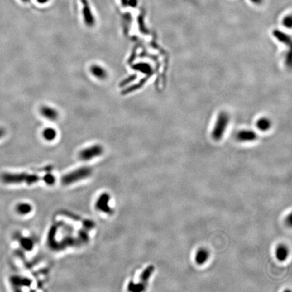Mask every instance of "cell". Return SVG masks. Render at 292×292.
Listing matches in <instances>:
<instances>
[{"instance_id": "1", "label": "cell", "mask_w": 292, "mask_h": 292, "mask_svg": "<svg viewBox=\"0 0 292 292\" xmlns=\"http://www.w3.org/2000/svg\"><path fill=\"white\" fill-rule=\"evenodd\" d=\"M0 180L6 184H20L25 183L27 185H32L41 180L45 181V177H41L36 175L27 173H3L0 176Z\"/></svg>"}, {"instance_id": "2", "label": "cell", "mask_w": 292, "mask_h": 292, "mask_svg": "<svg viewBox=\"0 0 292 292\" xmlns=\"http://www.w3.org/2000/svg\"><path fill=\"white\" fill-rule=\"evenodd\" d=\"M229 122L230 116L227 112L222 111L218 114L212 131V137L214 140L218 141L223 138Z\"/></svg>"}, {"instance_id": "3", "label": "cell", "mask_w": 292, "mask_h": 292, "mask_svg": "<svg viewBox=\"0 0 292 292\" xmlns=\"http://www.w3.org/2000/svg\"><path fill=\"white\" fill-rule=\"evenodd\" d=\"M92 170L89 167H83L75 170L64 176L62 179L63 185H69L75 182H78L81 180L89 177L91 175Z\"/></svg>"}, {"instance_id": "4", "label": "cell", "mask_w": 292, "mask_h": 292, "mask_svg": "<svg viewBox=\"0 0 292 292\" xmlns=\"http://www.w3.org/2000/svg\"><path fill=\"white\" fill-rule=\"evenodd\" d=\"M103 152V147L100 145H93L85 147L79 152V156L82 160H90L101 156Z\"/></svg>"}, {"instance_id": "5", "label": "cell", "mask_w": 292, "mask_h": 292, "mask_svg": "<svg viewBox=\"0 0 292 292\" xmlns=\"http://www.w3.org/2000/svg\"><path fill=\"white\" fill-rule=\"evenodd\" d=\"M82 4V14L84 23L86 26L91 27L95 24V18L92 12L88 0H80Z\"/></svg>"}, {"instance_id": "6", "label": "cell", "mask_w": 292, "mask_h": 292, "mask_svg": "<svg viewBox=\"0 0 292 292\" xmlns=\"http://www.w3.org/2000/svg\"><path fill=\"white\" fill-rule=\"evenodd\" d=\"M39 113L41 117L50 122L57 121L60 118V113L55 108L49 106L43 105L39 109Z\"/></svg>"}, {"instance_id": "7", "label": "cell", "mask_w": 292, "mask_h": 292, "mask_svg": "<svg viewBox=\"0 0 292 292\" xmlns=\"http://www.w3.org/2000/svg\"><path fill=\"white\" fill-rule=\"evenodd\" d=\"M89 72L93 77L99 81H104L108 77V73L104 67L98 64H93L89 68Z\"/></svg>"}, {"instance_id": "8", "label": "cell", "mask_w": 292, "mask_h": 292, "mask_svg": "<svg viewBox=\"0 0 292 292\" xmlns=\"http://www.w3.org/2000/svg\"><path fill=\"white\" fill-rule=\"evenodd\" d=\"M236 137L238 141L241 142H251L258 138V135L252 130L243 129L238 132L236 135Z\"/></svg>"}, {"instance_id": "9", "label": "cell", "mask_w": 292, "mask_h": 292, "mask_svg": "<svg viewBox=\"0 0 292 292\" xmlns=\"http://www.w3.org/2000/svg\"><path fill=\"white\" fill-rule=\"evenodd\" d=\"M154 271V266L153 265H150L148 267H147V269H145L141 275V283L139 284V285H135L136 287H135V291H142L144 289V286L146 284V283L148 281V279L152 275Z\"/></svg>"}, {"instance_id": "10", "label": "cell", "mask_w": 292, "mask_h": 292, "mask_svg": "<svg viewBox=\"0 0 292 292\" xmlns=\"http://www.w3.org/2000/svg\"><path fill=\"white\" fill-rule=\"evenodd\" d=\"M272 125H273L272 121L266 117H260L256 122V127L259 131L262 132L269 131L271 129Z\"/></svg>"}, {"instance_id": "11", "label": "cell", "mask_w": 292, "mask_h": 292, "mask_svg": "<svg viewBox=\"0 0 292 292\" xmlns=\"http://www.w3.org/2000/svg\"><path fill=\"white\" fill-rule=\"evenodd\" d=\"M43 138L47 141H53L58 136L57 131L53 127H48L43 129L41 133Z\"/></svg>"}, {"instance_id": "12", "label": "cell", "mask_w": 292, "mask_h": 292, "mask_svg": "<svg viewBox=\"0 0 292 292\" xmlns=\"http://www.w3.org/2000/svg\"><path fill=\"white\" fill-rule=\"evenodd\" d=\"M273 35L275 37V39H277L279 42H281V43L285 44V45H290L291 39L289 35H287L284 33V32L279 31L278 29L274 30L273 32Z\"/></svg>"}, {"instance_id": "13", "label": "cell", "mask_w": 292, "mask_h": 292, "mask_svg": "<svg viewBox=\"0 0 292 292\" xmlns=\"http://www.w3.org/2000/svg\"><path fill=\"white\" fill-rule=\"evenodd\" d=\"M209 256V253L205 249H199L195 256V261L198 265H203L204 264Z\"/></svg>"}, {"instance_id": "14", "label": "cell", "mask_w": 292, "mask_h": 292, "mask_svg": "<svg viewBox=\"0 0 292 292\" xmlns=\"http://www.w3.org/2000/svg\"><path fill=\"white\" fill-rule=\"evenodd\" d=\"M32 208H32L31 205L29 204V203L22 202L18 203L17 207H16V210H17V212L19 214L26 215L31 213Z\"/></svg>"}, {"instance_id": "15", "label": "cell", "mask_w": 292, "mask_h": 292, "mask_svg": "<svg viewBox=\"0 0 292 292\" xmlns=\"http://www.w3.org/2000/svg\"><path fill=\"white\" fill-rule=\"evenodd\" d=\"M109 202V197L107 194H103L102 197L99 199V201L97 203V206L98 208L101 210H103L106 213H109L110 208L107 206L108 202Z\"/></svg>"}, {"instance_id": "16", "label": "cell", "mask_w": 292, "mask_h": 292, "mask_svg": "<svg viewBox=\"0 0 292 292\" xmlns=\"http://www.w3.org/2000/svg\"><path fill=\"white\" fill-rule=\"evenodd\" d=\"M288 254H289L288 249L283 245L279 246L276 251V256L279 261H285L288 256Z\"/></svg>"}, {"instance_id": "17", "label": "cell", "mask_w": 292, "mask_h": 292, "mask_svg": "<svg viewBox=\"0 0 292 292\" xmlns=\"http://www.w3.org/2000/svg\"><path fill=\"white\" fill-rule=\"evenodd\" d=\"M20 243L25 250H29L32 248V246H33V243H32V242L28 238H22L21 239V241H20Z\"/></svg>"}, {"instance_id": "18", "label": "cell", "mask_w": 292, "mask_h": 292, "mask_svg": "<svg viewBox=\"0 0 292 292\" xmlns=\"http://www.w3.org/2000/svg\"><path fill=\"white\" fill-rule=\"evenodd\" d=\"M282 25L288 29H291L292 26V17L291 14L287 15L283 18Z\"/></svg>"}, {"instance_id": "19", "label": "cell", "mask_w": 292, "mask_h": 292, "mask_svg": "<svg viewBox=\"0 0 292 292\" xmlns=\"http://www.w3.org/2000/svg\"><path fill=\"white\" fill-rule=\"evenodd\" d=\"M138 4V0H129L127 3V6L131 7H136Z\"/></svg>"}, {"instance_id": "20", "label": "cell", "mask_w": 292, "mask_h": 292, "mask_svg": "<svg viewBox=\"0 0 292 292\" xmlns=\"http://www.w3.org/2000/svg\"><path fill=\"white\" fill-rule=\"evenodd\" d=\"M6 135V130L4 128L0 127V139L3 138Z\"/></svg>"}, {"instance_id": "21", "label": "cell", "mask_w": 292, "mask_h": 292, "mask_svg": "<svg viewBox=\"0 0 292 292\" xmlns=\"http://www.w3.org/2000/svg\"><path fill=\"white\" fill-rule=\"evenodd\" d=\"M250 1L256 5H261L262 3L264 0H250Z\"/></svg>"}, {"instance_id": "22", "label": "cell", "mask_w": 292, "mask_h": 292, "mask_svg": "<svg viewBox=\"0 0 292 292\" xmlns=\"http://www.w3.org/2000/svg\"><path fill=\"white\" fill-rule=\"evenodd\" d=\"M36 1L39 4H45V3L50 2V0H36Z\"/></svg>"}, {"instance_id": "23", "label": "cell", "mask_w": 292, "mask_h": 292, "mask_svg": "<svg viewBox=\"0 0 292 292\" xmlns=\"http://www.w3.org/2000/svg\"><path fill=\"white\" fill-rule=\"evenodd\" d=\"M286 222H287L288 223V225H289V226H291V214H290L289 216H288L287 219H286Z\"/></svg>"}, {"instance_id": "24", "label": "cell", "mask_w": 292, "mask_h": 292, "mask_svg": "<svg viewBox=\"0 0 292 292\" xmlns=\"http://www.w3.org/2000/svg\"><path fill=\"white\" fill-rule=\"evenodd\" d=\"M129 0H121V4L122 5L123 7H127V3Z\"/></svg>"}, {"instance_id": "25", "label": "cell", "mask_w": 292, "mask_h": 292, "mask_svg": "<svg viewBox=\"0 0 292 292\" xmlns=\"http://www.w3.org/2000/svg\"><path fill=\"white\" fill-rule=\"evenodd\" d=\"M21 1L24 3H29L31 2V0H21Z\"/></svg>"}]
</instances>
